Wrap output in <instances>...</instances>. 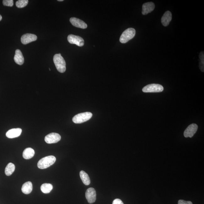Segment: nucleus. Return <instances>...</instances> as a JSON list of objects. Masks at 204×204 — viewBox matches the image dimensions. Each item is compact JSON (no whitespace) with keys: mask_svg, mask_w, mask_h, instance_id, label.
Instances as JSON below:
<instances>
[{"mask_svg":"<svg viewBox=\"0 0 204 204\" xmlns=\"http://www.w3.org/2000/svg\"><path fill=\"white\" fill-rule=\"evenodd\" d=\"M54 63L58 71L60 73H64L66 71V63L61 54H56L53 57Z\"/></svg>","mask_w":204,"mask_h":204,"instance_id":"f257e3e1","label":"nucleus"},{"mask_svg":"<svg viewBox=\"0 0 204 204\" xmlns=\"http://www.w3.org/2000/svg\"><path fill=\"white\" fill-rule=\"evenodd\" d=\"M56 158L52 155L49 156L41 159L38 163V167L40 169H45L54 164Z\"/></svg>","mask_w":204,"mask_h":204,"instance_id":"f03ea898","label":"nucleus"},{"mask_svg":"<svg viewBox=\"0 0 204 204\" xmlns=\"http://www.w3.org/2000/svg\"><path fill=\"white\" fill-rule=\"evenodd\" d=\"M136 31L133 28L128 29L122 33L120 36V40L122 43L125 44L134 38Z\"/></svg>","mask_w":204,"mask_h":204,"instance_id":"7ed1b4c3","label":"nucleus"},{"mask_svg":"<svg viewBox=\"0 0 204 204\" xmlns=\"http://www.w3.org/2000/svg\"><path fill=\"white\" fill-rule=\"evenodd\" d=\"M92 116V114L90 112L80 113L74 116L73 118V121L76 124H81L88 121Z\"/></svg>","mask_w":204,"mask_h":204,"instance_id":"20e7f679","label":"nucleus"},{"mask_svg":"<svg viewBox=\"0 0 204 204\" xmlns=\"http://www.w3.org/2000/svg\"><path fill=\"white\" fill-rule=\"evenodd\" d=\"M164 88L159 84H153L147 85L142 89V91L145 93H155L162 92Z\"/></svg>","mask_w":204,"mask_h":204,"instance_id":"39448f33","label":"nucleus"},{"mask_svg":"<svg viewBox=\"0 0 204 204\" xmlns=\"http://www.w3.org/2000/svg\"><path fill=\"white\" fill-rule=\"evenodd\" d=\"M68 42L71 44H76L79 47L84 45V41L81 37L73 35H68L67 38Z\"/></svg>","mask_w":204,"mask_h":204,"instance_id":"423d86ee","label":"nucleus"},{"mask_svg":"<svg viewBox=\"0 0 204 204\" xmlns=\"http://www.w3.org/2000/svg\"><path fill=\"white\" fill-rule=\"evenodd\" d=\"M61 137L58 133H51L46 135L45 141L48 144L55 143L61 140Z\"/></svg>","mask_w":204,"mask_h":204,"instance_id":"0eeeda50","label":"nucleus"},{"mask_svg":"<svg viewBox=\"0 0 204 204\" xmlns=\"http://www.w3.org/2000/svg\"><path fill=\"white\" fill-rule=\"evenodd\" d=\"M198 126L196 124H192L187 128L184 133V135L186 138H192L197 131Z\"/></svg>","mask_w":204,"mask_h":204,"instance_id":"6e6552de","label":"nucleus"},{"mask_svg":"<svg viewBox=\"0 0 204 204\" xmlns=\"http://www.w3.org/2000/svg\"><path fill=\"white\" fill-rule=\"evenodd\" d=\"M96 191L94 188H91L87 190L86 197L89 203H94L96 200Z\"/></svg>","mask_w":204,"mask_h":204,"instance_id":"1a4fd4ad","label":"nucleus"},{"mask_svg":"<svg viewBox=\"0 0 204 204\" xmlns=\"http://www.w3.org/2000/svg\"><path fill=\"white\" fill-rule=\"evenodd\" d=\"M37 40V36L36 35L30 33H27L22 36L21 41L23 44H27L30 42L35 41Z\"/></svg>","mask_w":204,"mask_h":204,"instance_id":"9d476101","label":"nucleus"},{"mask_svg":"<svg viewBox=\"0 0 204 204\" xmlns=\"http://www.w3.org/2000/svg\"><path fill=\"white\" fill-rule=\"evenodd\" d=\"M70 23L74 26L82 29H86L88 27V25L84 21L76 18H71L70 19Z\"/></svg>","mask_w":204,"mask_h":204,"instance_id":"9b49d317","label":"nucleus"},{"mask_svg":"<svg viewBox=\"0 0 204 204\" xmlns=\"http://www.w3.org/2000/svg\"><path fill=\"white\" fill-rule=\"evenodd\" d=\"M155 5L153 2L144 3L142 6V13L143 15H146L154 10Z\"/></svg>","mask_w":204,"mask_h":204,"instance_id":"f8f14e48","label":"nucleus"},{"mask_svg":"<svg viewBox=\"0 0 204 204\" xmlns=\"http://www.w3.org/2000/svg\"><path fill=\"white\" fill-rule=\"evenodd\" d=\"M22 132V130L20 128L11 129L6 133V137L9 138H16L20 136Z\"/></svg>","mask_w":204,"mask_h":204,"instance_id":"ddd939ff","label":"nucleus"},{"mask_svg":"<svg viewBox=\"0 0 204 204\" xmlns=\"http://www.w3.org/2000/svg\"><path fill=\"white\" fill-rule=\"evenodd\" d=\"M172 19L171 13L170 11H167L164 13L161 18V22L162 24L164 27H167L169 25Z\"/></svg>","mask_w":204,"mask_h":204,"instance_id":"4468645a","label":"nucleus"},{"mask_svg":"<svg viewBox=\"0 0 204 204\" xmlns=\"http://www.w3.org/2000/svg\"><path fill=\"white\" fill-rule=\"evenodd\" d=\"M14 59L15 62L19 65H22L24 64V59L23 54L20 50L17 49L16 50Z\"/></svg>","mask_w":204,"mask_h":204,"instance_id":"2eb2a0df","label":"nucleus"},{"mask_svg":"<svg viewBox=\"0 0 204 204\" xmlns=\"http://www.w3.org/2000/svg\"><path fill=\"white\" fill-rule=\"evenodd\" d=\"M22 191L26 194H30L33 190V185L30 181H28L24 183L22 187Z\"/></svg>","mask_w":204,"mask_h":204,"instance_id":"dca6fc26","label":"nucleus"},{"mask_svg":"<svg viewBox=\"0 0 204 204\" xmlns=\"http://www.w3.org/2000/svg\"><path fill=\"white\" fill-rule=\"evenodd\" d=\"M35 152L34 149L30 148L25 149L23 153V157L24 158L26 159H30L34 156Z\"/></svg>","mask_w":204,"mask_h":204,"instance_id":"f3484780","label":"nucleus"},{"mask_svg":"<svg viewBox=\"0 0 204 204\" xmlns=\"http://www.w3.org/2000/svg\"><path fill=\"white\" fill-rule=\"evenodd\" d=\"M80 176L83 183L85 185H89L90 184V180L89 177L86 172L82 170L80 172Z\"/></svg>","mask_w":204,"mask_h":204,"instance_id":"a211bd4d","label":"nucleus"},{"mask_svg":"<svg viewBox=\"0 0 204 204\" xmlns=\"http://www.w3.org/2000/svg\"><path fill=\"white\" fill-rule=\"evenodd\" d=\"M53 188L52 185L50 183H44L40 187V190L44 194H48Z\"/></svg>","mask_w":204,"mask_h":204,"instance_id":"6ab92c4d","label":"nucleus"},{"mask_svg":"<svg viewBox=\"0 0 204 204\" xmlns=\"http://www.w3.org/2000/svg\"><path fill=\"white\" fill-rule=\"evenodd\" d=\"M15 169V166L12 163H9L5 169V174L7 176L12 175Z\"/></svg>","mask_w":204,"mask_h":204,"instance_id":"aec40b11","label":"nucleus"},{"mask_svg":"<svg viewBox=\"0 0 204 204\" xmlns=\"http://www.w3.org/2000/svg\"><path fill=\"white\" fill-rule=\"evenodd\" d=\"M29 3L28 0H19L16 2V6L18 8H23L27 6Z\"/></svg>","mask_w":204,"mask_h":204,"instance_id":"412c9836","label":"nucleus"},{"mask_svg":"<svg viewBox=\"0 0 204 204\" xmlns=\"http://www.w3.org/2000/svg\"><path fill=\"white\" fill-rule=\"evenodd\" d=\"M199 67L202 72H204V52L201 51L199 55Z\"/></svg>","mask_w":204,"mask_h":204,"instance_id":"4be33fe9","label":"nucleus"},{"mask_svg":"<svg viewBox=\"0 0 204 204\" xmlns=\"http://www.w3.org/2000/svg\"><path fill=\"white\" fill-rule=\"evenodd\" d=\"M13 0H3V4L4 6L12 7L13 5Z\"/></svg>","mask_w":204,"mask_h":204,"instance_id":"5701e85b","label":"nucleus"},{"mask_svg":"<svg viewBox=\"0 0 204 204\" xmlns=\"http://www.w3.org/2000/svg\"><path fill=\"white\" fill-rule=\"evenodd\" d=\"M178 204H193L191 201H186L183 200H180L178 201Z\"/></svg>","mask_w":204,"mask_h":204,"instance_id":"b1692460","label":"nucleus"},{"mask_svg":"<svg viewBox=\"0 0 204 204\" xmlns=\"http://www.w3.org/2000/svg\"><path fill=\"white\" fill-rule=\"evenodd\" d=\"M112 204H124L121 200L120 199H116L114 200Z\"/></svg>","mask_w":204,"mask_h":204,"instance_id":"393cba45","label":"nucleus"},{"mask_svg":"<svg viewBox=\"0 0 204 204\" xmlns=\"http://www.w3.org/2000/svg\"><path fill=\"white\" fill-rule=\"evenodd\" d=\"M2 19V16L0 14V21H1Z\"/></svg>","mask_w":204,"mask_h":204,"instance_id":"a878e982","label":"nucleus"},{"mask_svg":"<svg viewBox=\"0 0 204 204\" xmlns=\"http://www.w3.org/2000/svg\"><path fill=\"white\" fill-rule=\"evenodd\" d=\"M59 1V2L63 1V0H58V1Z\"/></svg>","mask_w":204,"mask_h":204,"instance_id":"bb28decb","label":"nucleus"},{"mask_svg":"<svg viewBox=\"0 0 204 204\" xmlns=\"http://www.w3.org/2000/svg\"><path fill=\"white\" fill-rule=\"evenodd\" d=\"M49 69L50 70H51V69H50V68H49Z\"/></svg>","mask_w":204,"mask_h":204,"instance_id":"cd10ccee","label":"nucleus"}]
</instances>
